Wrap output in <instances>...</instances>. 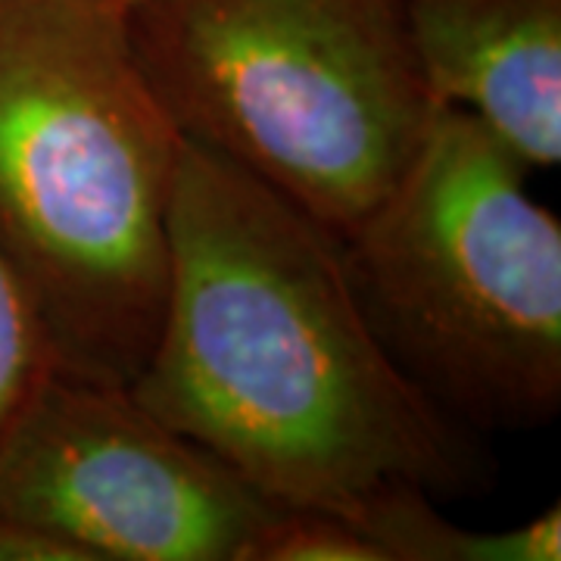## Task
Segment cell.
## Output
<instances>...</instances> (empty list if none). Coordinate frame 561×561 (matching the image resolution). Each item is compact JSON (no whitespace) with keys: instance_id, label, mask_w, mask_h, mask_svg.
Listing matches in <instances>:
<instances>
[{"instance_id":"obj_11","label":"cell","mask_w":561,"mask_h":561,"mask_svg":"<svg viewBox=\"0 0 561 561\" xmlns=\"http://www.w3.org/2000/svg\"><path fill=\"white\" fill-rule=\"evenodd\" d=\"M106 3H113V7H122V10H128V7H135L138 0H106Z\"/></svg>"},{"instance_id":"obj_3","label":"cell","mask_w":561,"mask_h":561,"mask_svg":"<svg viewBox=\"0 0 561 561\" xmlns=\"http://www.w3.org/2000/svg\"><path fill=\"white\" fill-rule=\"evenodd\" d=\"M125 28L179 135L343 238L440 103L400 0H138Z\"/></svg>"},{"instance_id":"obj_1","label":"cell","mask_w":561,"mask_h":561,"mask_svg":"<svg viewBox=\"0 0 561 561\" xmlns=\"http://www.w3.org/2000/svg\"><path fill=\"white\" fill-rule=\"evenodd\" d=\"M128 390L284 508L356 522L390 486L456 496L490 474L383 353L341 238L184 138L160 328Z\"/></svg>"},{"instance_id":"obj_6","label":"cell","mask_w":561,"mask_h":561,"mask_svg":"<svg viewBox=\"0 0 561 561\" xmlns=\"http://www.w3.org/2000/svg\"><path fill=\"white\" fill-rule=\"evenodd\" d=\"M440 106L483 122L527 165L561 162V0H400Z\"/></svg>"},{"instance_id":"obj_10","label":"cell","mask_w":561,"mask_h":561,"mask_svg":"<svg viewBox=\"0 0 561 561\" xmlns=\"http://www.w3.org/2000/svg\"><path fill=\"white\" fill-rule=\"evenodd\" d=\"M0 561H84L79 549L0 512Z\"/></svg>"},{"instance_id":"obj_9","label":"cell","mask_w":561,"mask_h":561,"mask_svg":"<svg viewBox=\"0 0 561 561\" xmlns=\"http://www.w3.org/2000/svg\"><path fill=\"white\" fill-rule=\"evenodd\" d=\"M241 561H387V556L343 515L278 508L243 546Z\"/></svg>"},{"instance_id":"obj_8","label":"cell","mask_w":561,"mask_h":561,"mask_svg":"<svg viewBox=\"0 0 561 561\" xmlns=\"http://www.w3.org/2000/svg\"><path fill=\"white\" fill-rule=\"evenodd\" d=\"M50 368L57 365L38 312L0 253V449Z\"/></svg>"},{"instance_id":"obj_7","label":"cell","mask_w":561,"mask_h":561,"mask_svg":"<svg viewBox=\"0 0 561 561\" xmlns=\"http://www.w3.org/2000/svg\"><path fill=\"white\" fill-rule=\"evenodd\" d=\"M365 537L378 542L387 561H559L561 508L552 505L530 522L505 530H468L446 522L431 493L390 486L356 518Z\"/></svg>"},{"instance_id":"obj_4","label":"cell","mask_w":561,"mask_h":561,"mask_svg":"<svg viewBox=\"0 0 561 561\" xmlns=\"http://www.w3.org/2000/svg\"><path fill=\"white\" fill-rule=\"evenodd\" d=\"M383 353L468 431H524L561 405V221L483 122L440 106L415 160L341 238Z\"/></svg>"},{"instance_id":"obj_5","label":"cell","mask_w":561,"mask_h":561,"mask_svg":"<svg viewBox=\"0 0 561 561\" xmlns=\"http://www.w3.org/2000/svg\"><path fill=\"white\" fill-rule=\"evenodd\" d=\"M278 508L128 387L60 368L0 449V512L84 561H241Z\"/></svg>"},{"instance_id":"obj_2","label":"cell","mask_w":561,"mask_h":561,"mask_svg":"<svg viewBox=\"0 0 561 561\" xmlns=\"http://www.w3.org/2000/svg\"><path fill=\"white\" fill-rule=\"evenodd\" d=\"M181 135L106 0H0V253L60 371L131 387L169 287Z\"/></svg>"}]
</instances>
